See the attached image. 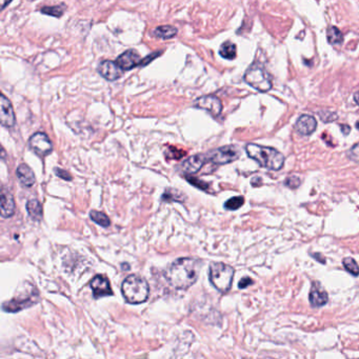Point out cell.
Instances as JSON below:
<instances>
[{
  "label": "cell",
  "instance_id": "obj_1",
  "mask_svg": "<svg viewBox=\"0 0 359 359\" xmlns=\"http://www.w3.org/2000/svg\"><path fill=\"white\" fill-rule=\"evenodd\" d=\"M201 262L195 258H179L165 271V278L172 287L185 290L196 282Z\"/></svg>",
  "mask_w": 359,
  "mask_h": 359
},
{
  "label": "cell",
  "instance_id": "obj_2",
  "mask_svg": "<svg viewBox=\"0 0 359 359\" xmlns=\"http://www.w3.org/2000/svg\"><path fill=\"white\" fill-rule=\"evenodd\" d=\"M245 152L259 165L271 171H279L284 164V156L273 147L249 144L245 146Z\"/></svg>",
  "mask_w": 359,
  "mask_h": 359
},
{
  "label": "cell",
  "instance_id": "obj_3",
  "mask_svg": "<svg viewBox=\"0 0 359 359\" xmlns=\"http://www.w3.org/2000/svg\"><path fill=\"white\" fill-rule=\"evenodd\" d=\"M121 293L127 302L131 305H139L147 301L150 294V288L145 278L137 275H130L122 282Z\"/></svg>",
  "mask_w": 359,
  "mask_h": 359
},
{
  "label": "cell",
  "instance_id": "obj_4",
  "mask_svg": "<svg viewBox=\"0 0 359 359\" xmlns=\"http://www.w3.org/2000/svg\"><path fill=\"white\" fill-rule=\"evenodd\" d=\"M235 271L231 265L214 262L210 265V281L220 293H227L232 287Z\"/></svg>",
  "mask_w": 359,
  "mask_h": 359
},
{
  "label": "cell",
  "instance_id": "obj_5",
  "mask_svg": "<svg viewBox=\"0 0 359 359\" xmlns=\"http://www.w3.org/2000/svg\"><path fill=\"white\" fill-rule=\"evenodd\" d=\"M245 82L255 90L265 93L272 89V80L262 67L253 65L245 74Z\"/></svg>",
  "mask_w": 359,
  "mask_h": 359
},
{
  "label": "cell",
  "instance_id": "obj_6",
  "mask_svg": "<svg viewBox=\"0 0 359 359\" xmlns=\"http://www.w3.org/2000/svg\"><path fill=\"white\" fill-rule=\"evenodd\" d=\"M206 155L208 162H211L214 164H226L238 159L240 152L237 147L226 146L216 148V150L206 154Z\"/></svg>",
  "mask_w": 359,
  "mask_h": 359
},
{
  "label": "cell",
  "instance_id": "obj_7",
  "mask_svg": "<svg viewBox=\"0 0 359 359\" xmlns=\"http://www.w3.org/2000/svg\"><path fill=\"white\" fill-rule=\"evenodd\" d=\"M38 299H39L38 292L35 291V292H32L30 295L17 297V298L4 302L2 305V309L5 312L16 313L23 310V309H27L36 305V303L38 302Z\"/></svg>",
  "mask_w": 359,
  "mask_h": 359
},
{
  "label": "cell",
  "instance_id": "obj_8",
  "mask_svg": "<svg viewBox=\"0 0 359 359\" xmlns=\"http://www.w3.org/2000/svg\"><path fill=\"white\" fill-rule=\"evenodd\" d=\"M30 147L40 157L49 155L53 151V145L46 133L37 132L30 138Z\"/></svg>",
  "mask_w": 359,
  "mask_h": 359
},
{
  "label": "cell",
  "instance_id": "obj_9",
  "mask_svg": "<svg viewBox=\"0 0 359 359\" xmlns=\"http://www.w3.org/2000/svg\"><path fill=\"white\" fill-rule=\"evenodd\" d=\"M194 107L207 111L213 117L219 116L222 111V103L220 99L214 95H207L197 98L194 101Z\"/></svg>",
  "mask_w": 359,
  "mask_h": 359
},
{
  "label": "cell",
  "instance_id": "obj_10",
  "mask_svg": "<svg viewBox=\"0 0 359 359\" xmlns=\"http://www.w3.org/2000/svg\"><path fill=\"white\" fill-rule=\"evenodd\" d=\"M0 120H1V125L4 128H13L15 126L16 118H15V113L13 106H12L11 101L5 97L3 94H1V98H0Z\"/></svg>",
  "mask_w": 359,
  "mask_h": 359
},
{
  "label": "cell",
  "instance_id": "obj_11",
  "mask_svg": "<svg viewBox=\"0 0 359 359\" xmlns=\"http://www.w3.org/2000/svg\"><path fill=\"white\" fill-rule=\"evenodd\" d=\"M98 73L104 78L109 80V82H115V80L119 79L123 75V70L121 67L113 61L104 60L98 66Z\"/></svg>",
  "mask_w": 359,
  "mask_h": 359
},
{
  "label": "cell",
  "instance_id": "obj_12",
  "mask_svg": "<svg viewBox=\"0 0 359 359\" xmlns=\"http://www.w3.org/2000/svg\"><path fill=\"white\" fill-rule=\"evenodd\" d=\"M90 287L94 294V298H102L110 295H113L112 289L107 277L102 275H96L90 282Z\"/></svg>",
  "mask_w": 359,
  "mask_h": 359
},
{
  "label": "cell",
  "instance_id": "obj_13",
  "mask_svg": "<svg viewBox=\"0 0 359 359\" xmlns=\"http://www.w3.org/2000/svg\"><path fill=\"white\" fill-rule=\"evenodd\" d=\"M142 59L139 54L135 49H128L125 53H122L120 56L117 57L116 64L118 65L123 71H130L134 67L141 65Z\"/></svg>",
  "mask_w": 359,
  "mask_h": 359
},
{
  "label": "cell",
  "instance_id": "obj_14",
  "mask_svg": "<svg viewBox=\"0 0 359 359\" xmlns=\"http://www.w3.org/2000/svg\"><path fill=\"white\" fill-rule=\"evenodd\" d=\"M317 128V121L311 115H301L296 121L295 129L300 135H311Z\"/></svg>",
  "mask_w": 359,
  "mask_h": 359
},
{
  "label": "cell",
  "instance_id": "obj_15",
  "mask_svg": "<svg viewBox=\"0 0 359 359\" xmlns=\"http://www.w3.org/2000/svg\"><path fill=\"white\" fill-rule=\"evenodd\" d=\"M208 163L207 155H203V154H196V155H193L189 157L188 159H185L181 168L183 172L187 173V174H195L198 171H199L204 163Z\"/></svg>",
  "mask_w": 359,
  "mask_h": 359
},
{
  "label": "cell",
  "instance_id": "obj_16",
  "mask_svg": "<svg viewBox=\"0 0 359 359\" xmlns=\"http://www.w3.org/2000/svg\"><path fill=\"white\" fill-rule=\"evenodd\" d=\"M329 300V296L326 292V290L321 287L319 282H313V286L310 293V302L315 308H319L325 306Z\"/></svg>",
  "mask_w": 359,
  "mask_h": 359
},
{
  "label": "cell",
  "instance_id": "obj_17",
  "mask_svg": "<svg viewBox=\"0 0 359 359\" xmlns=\"http://www.w3.org/2000/svg\"><path fill=\"white\" fill-rule=\"evenodd\" d=\"M16 175L22 187L30 188L34 185L36 178L33 170L27 164H20L16 170Z\"/></svg>",
  "mask_w": 359,
  "mask_h": 359
},
{
  "label": "cell",
  "instance_id": "obj_18",
  "mask_svg": "<svg viewBox=\"0 0 359 359\" xmlns=\"http://www.w3.org/2000/svg\"><path fill=\"white\" fill-rule=\"evenodd\" d=\"M0 213L3 218L12 217L15 213V201L10 192L7 190L1 191V209Z\"/></svg>",
  "mask_w": 359,
  "mask_h": 359
},
{
  "label": "cell",
  "instance_id": "obj_19",
  "mask_svg": "<svg viewBox=\"0 0 359 359\" xmlns=\"http://www.w3.org/2000/svg\"><path fill=\"white\" fill-rule=\"evenodd\" d=\"M27 211L31 219L40 221L42 219V206L37 199H30L27 202Z\"/></svg>",
  "mask_w": 359,
  "mask_h": 359
},
{
  "label": "cell",
  "instance_id": "obj_20",
  "mask_svg": "<svg viewBox=\"0 0 359 359\" xmlns=\"http://www.w3.org/2000/svg\"><path fill=\"white\" fill-rule=\"evenodd\" d=\"M178 30L172 26H160L153 31L152 34L154 37L160 39H171L177 35Z\"/></svg>",
  "mask_w": 359,
  "mask_h": 359
},
{
  "label": "cell",
  "instance_id": "obj_21",
  "mask_svg": "<svg viewBox=\"0 0 359 359\" xmlns=\"http://www.w3.org/2000/svg\"><path fill=\"white\" fill-rule=\"evenodd\" d=\"M219 54L221 57H224L228 60H233L236 58V46L234 45L233 42L227 41L225 43H222V46L220 47L219 49Z\"/></svg>",
  "mask_w": 359,
  "mask_h": 359
},
{
  "label": "cell",
  "instance_id": "obj_22",
  "mask_svg": "<svg viewBox=\"0 0 359 359\" xmlns=\"http://www.w3.org/2000/svg\"><path fill=\"white\" fill-rule=\"evenodd\" d=\"M65 10H66V5L65 3H61L58 5H53V7H43L40 9V12L42 14L60 18L65 14Z\"/></svg>",
  "mask_w": 359,
  "mask_h": 359
},
{
  "label": "cell",
  "instance_id": "obj_23",
  "mask_svg": "<svg viewBox=\"0 0 359 359\" xmlns=\"http://www.w3.org/2000/svg\"><path fill=\"white\" fill-rule=\"evenodd\" d=\"M326 35L327 40H329V42L332 43V45H339V43H343V35L340 32V30L336 27H330L327 29Z\"/></svg>",
  "mask_w": 359,
  "mask_h": 359
},
{
  "label": "cell",
  "instance_id": "obj_24",
  "mask_svg": "<svg viewBox=\"0 0 359 359\" xmlns=\"http://www.w3.org/2000/svg\"><path fill=\"white\" fill-rule=\"evenodd\" d=\"M90 217L91 219L95 222V224L101 226L103 228H108L111 225V220L109 219L108 216L99 211H91L90 212Z\"/></svg>",
  "mask_w": 359,
  "mask_h": 359
},
{
  "label": "cell",
  "instance_id": "obj_25",
  "mask_svg": "<svg viewBox=\"0 0 359 359\" xmlns=\"http://www.w3.org/2000/svg\"><path fill=\"white\" fill-rule=\"evenodd\" d=\"M163 200L164 201H179L182 202L184 200V196L178 190L168 189L163 195Z\"/></svg>",
  "mask_w": 359,
  "mask_h": 359
},
{
  "label": "cell",
  "instance_id": "obj_26",
  "mask_svg": "<svg viewBox=\"0 0 359 359\" xmlns=\"http://www.w3.org/2000/svg\"><path fill=\"white\" fill-rule=\"evenodd\" d=\"M343 267L344 269L349 272L350 274H352L353 276L357 277L359 275V267L357 262L354 261V259L351 258V257H346L343 259Z\"/></svg>",
  "mask_w": 359,
  "mask_h": 359
},
{
  "label": "cell",
  "instance_id": "obj_27",
  "mask_svg": "<svg viewBox=\"0 0 359 359\" xmlns=\"http://www.w3.org/2000/svg\"><path fill=\"white\" fill-rule=\"evenodd\" d=\"M244 203H245V198L243 196L232 197L231 199H228L225 203V208L227 210H230V211H235V210H238L240 207H243Z\"/></svg>",
  "mask_w": 359,
  "mask_h": 359
},
{
  "label": "cell",
  "instance_id": "obj_28",
  "mask_svg": "<svg viewBox=\"0 0 359 359\" xmlns=\"http://www.w3.org/2000/svg\"><path fill=\"white\" fill-rule=\"evenodd\" d=\"M320 119L324 122H332L335 121L337 119V114L335 112H332V111H321V112L318 113Z\"/></svg>",
  "mask_w": 359,
  "mask_h": 359
},
{
  "label": "cell",
  "instance_id": "obj_29",
  "mask_svg": "<svg viewBox=\"0 0 359 359\" xmlns=\"http://www.w3.org/2000/svg\"><path fill=\"white\" fill-rule=\"evenodd\" d=\"M187 180H188L191 184L195 185L196 188L200 189V190H208V189H209V184H208V183H206L204 181H202V180H200V179H198V178H195V177H189V176H188V177H187Z\"/></svg>",
  "mask_w": 359,
  "mask_h": 359
},
{
  "label": "cell",
  "instance_id": "obj_30",
  "mask_svg": "<svg viewBox=\"0 0 359 359\" xmlns=\"http://www.w3.org/2000/svg\"><path fill=\"white\" fill-rule=\"evenodd\" d=\"M346 155H348V157L351 160H353V162L359 163V144L353 146L350 148V151H348V153H346Z\"/></svg>",
  "mask_w": 359,
  "mask_h": 359
},
{
  "label": "cell",
  "instance_id": "obj_31",
  "mask_svg": "<svg viewBox=\"0 0 359 359\" xmlns=\"http://www.w3.org/2000/svg\"><path fill=\"white\" fill-rule=\"evenodd\" d=\"M300 184V179L297 176H290L286 179V185L291 189H297Z\"/></svg>",
  "mask_w": 359,
  "mask_h": 359
},
{
  "label": "cell",
  "instance_id": "obj_32",
  "mask_svg": "<svg viewBox=\"0 0 359 359\" xmlns=\"http://www.w3.org/2000/svg\"><path fill=\"white\" fill-rule=\"evenodd\" d=\"M55 173H56V175H57L58 177L65 179V180H72V177H71V175L69 174V172H66V171H65V170H63V169H58V168H56V169H55Z\"/></svg>",
  "mask_w": 359,
  "mask_h": 359
},
{
  "label": "cell",
  "instance_id": "obj_33",
  "mask_svg": "<svg viewBox=\"0 0 359 359\" xmlns=\"http://www.w3.org/2000/svg\"><path fill=\"white\" fill-rule=\"evenodd\" d=\"M253 283H254V281H253L252 278H250V277H244L243 279H241L239 281L238 287H239V289H245L246 287L251 286V284H253Z\"/></svg>",
  "mask_w": 359,
  "mask_h": 359
},
{
  "label": "cell",
  "instance_id": "obj_34",
  "mask_svg": "<svg viewBox=\"0 0 359 359\" xmlns=\"http://www.w3.org/2000/svg\"><path fill=\"white\" fill-rule=\"evenodd\" d=\"M159 54H160V53H159V52H157V53H155V54L150 55V56L147 57L146 59H142V61H141V65H147L148 63H150V61H152L151 59H154L155 57L159 56Z\"/></svg>",
  "mask_w": 359,
  "mask_h": 359
},
{
  "label": "cell",
  "instance_id": "obj_35",
  "mask_svg": "<svg viewBox=\"0 0 359 359\" xmlns=\"http://www.w3.org/2000/svg\"><path fill=\"white\" fill-rule=\"evenodd\" d=\"M340 129H342V132L344 135H348L351 132V128L349 126H346V125H342V126H340Z\"/></svg>",
  "mask_w": 359,
  "mask_h": 359
},
{
  "label": "cell",
  "instance_id": "obj_36",
  "mask_svg": "<svg viewBox=\"0 0 359 359\" xmlns=\"http://www.w3.org/2000/svg\"><path fill=\"white\" fill-rule=\"evenodd\" d=\"M11 1L12 0H0V3H1V9L3 10Z\"/></svg>",
  "mask_w": 359,
  "mask_h": 359
},
{
  "label": "cell",
  "instance_id": "obj_37",
  "mask_svg": "<svg viewBox=\"0 0 359 359\" xmlns=\"http://www.w3.org/2000/svg\"><path fill=\"white\" fill-rule=\"evenodd\" d=\"M354 100H355V102H356L357 104H359V92H358V93H356V94L354 95Z\"/></svg>",
  "mask_w": 359,
  "mask_h": 359
},
{
  "label": "cell",
  "instance_id": "obj_38",
  "mask_svg": "<svg viewBox=\"0 0 359 359\" xmlns=\"http://www.w3.org/2000/svg\"><path fill=\"white\" fill-rule=\"evenodd\" d=\"M28 1H34V0H28Z\"/></svg>",
  "mask_w": 359,
  "mask_h": 359
}]
</instances>
